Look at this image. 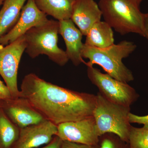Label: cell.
<instances>
[{
    "mask_svg": "<svg viewBox=\"0 0 148 148\" xmlns=\"http://www.w3.org/2000/svg\"><path fill=\"white\" fill-rule=\"evenodd\" d=\"M37 7L43 13L58 21L71 19L75 0H34Z\"/></svg>",
    "mask_w": 148,
    "mask_h": 148,
    "instance_id": "cell-16",
    "label": "cell"
},
{
    "mask_svg": "<svg viewBox=\"0 0 148 148\" xmlns=\"http://www.w3.org/2000/svg\"><path fill=\"white\" fill-rule=\"evenodd\" d=\"M134 43L127 40L120 42L105 48H98L84 44L82 56L88 60L84 64L87 67L97 64L102 67L106 73L125 83L134 79L132 71L126 67L122 60L128 57L136 49Z\"/></svg>",
    "mask_w": 148,
    "mask_h": 148,
    "instance_id": "cell-2",
    "label": "cell"
},
{
    "mask_svg": "<svg viewBox=\"0 0 148 148\" xmlns=\"http://www.w3.org/2000/svg\"><path fill=\"white\" fill-rule=\"evenodd\" d=\"M59 21L48 20L44 24L32 28L24 34L25 51L32 58L44 54L58 66H63L69 61L66 51L58 46Z\"/></svg>",
    "mask_w": 148,
    "mask_h": 148,
    "instance_id": "cell-4",
    "label": "cell"
},
{
    "mask_svg": "<svg viewBox=\"0 0 148 148\" xmlns=\"http://www.w3.org/2000/svg\"><path fill=\"white\" fill-rule=\"evenodd\" d=\"M57 125L49 121L20 128L19 136L12 148H36L47 145L56 135Z\"/></svg>",
    "mask_w": 148,
    "mask_h": 148,
    "instance_id": "cell-11",
    "label": "cell"
},
{
    "mask_svg": "<svg viewBox=\"0 0 148 148\" xmlns=\"http://www.w3.org/2000/svg\"><path fill=\"white\" fill-rule=\"evenodd\" d=\"M4 1V0H0V5L2 4L3 2Z\"/></svg>",
    "mask_w": 148,
    "mask_h": 148,
    "instance_id": "cell-26",
    "label": "cell"
},
{
    "mask_svg": "<svg viewBox=\"0 0 148 148\" xmlns=\"http://www.w3.org/2000/svg\"><path fill=\"white\" fill-rule=\"evenodd\" d=\"M102 12L94 0H75L71 19L86 36L93 24L101 21Z\"/></svg>",
    "mask_w": 148,
    "mask_h": 148,
    "instance_id": "cell-12",
    "label": "cell"
},
{
    "mask_svg": "<svg viewBox=\"0 0 148 148\" xmlns=\"http://www.w3.org/2000/svg\"><path fill=\"white\" fill-rule=\"evenodd\" d=\"M128 143L130 148H148V127L132 126Z\"/></svg>",
    "mask_w": 148,
    "mask_h": 148,
    "instance_id": "cell-18",
    "label": "cell"
},
{
    "mask_svg": "<svg viewBox=\"0 0 148 148\" xmlns=\"http://www.w3.org/2000/svg\"><path fill=\"white\" fill-rule=\"evenodd\" d=\"M56 136L62 141L94 146L98 145L100 138L93 116L58 125Z\"/></svg>",
    "mask_w": 148,
    "mask_h": 148,
    "instance_id": "cell-8",
    "label": "cell"
},
{
    "mask_svg": "<svg viewBox=\"0 0 148 148\" xmlns=\"http://www.w3.org/2000/svg\"><path fill=\"white\" fill-rule=\"evenodd\" d=\"M129 121L130 123H136L143 124L144 126L148 127V115L140 116L131 112L129 115Z\"/></svg>",
    "mask_w": 148,
    "mask_h": 148,
    "instance_id": "cell-20",
    "label": "cell"
},
{
    "mask_svg": "<svg viewBox=\"0 0 148 148\" xmlns=\"http://www.w3.org/2000/svg\"><path fill=\"white\" fill-rule=\"evenodd\" d=\"M19 97L56 125L92 116L96 100V95L61 87L32 73L22 80Z\"/></svg>",
    "mask_w": 148,
    "mask_h": 148,
    "instance_id": "cell-1",
    "label": "cell"
},
{
    "mask_svg": "<svg viewBox=\"0 0 148 148\" xmlns=\"http://www.w3.org/2000/svg\"><path fill=\"white\" fill-rule=\"evenodd\" d=\"M0 106H1V101H0Z\"/></svg>",
    "mask_w": 148,
    "mask_h": 148,
    "instance_id": "cell-27",
    "label": "cell"
},
{
    "mask_svg": "<svg viewBox=\"0 0 148 148\" xmlns=\"http://www.w3.org/2000/svg\"><path fill=\"white\" fill-rule=\"evenodd\" d=\"M87 76L99 92L112 103L130 107L138 100L139 95L128 83L115 79L107 73H102L93 66L87 67Z\"/></svg>",
    "mask_w": 148,
    "mask_h": 148,
    "instance_id": "cell-6",
    "label": "cell"
},
{
    "mask_svg": "<svg viewBox=\"0 0 148 148\" xmlns=\"http://www.w3.org/2000/svg\"><path fill=\"white\" fill-rule=\"evenodd\" d=\"M27 0H4L0 10V38L12 29Z\"/></svg>",
    "mask_w": 148,
    "mask_h": 148,
    "instance_id": "cell-15",
    "label": "cell"
},
{
    "mask_svg": "<svg viewBox=\"0 0 148 148\" xmlns=\"http://www.w3.org/2000/svg\"><path fill=\"white\" fill-rule=\"evenodd\" d=\"M98 4L105 21L117 33L145 37L144 14L132 0H100Z\"/></svg>",
    "mask_w": 148,
    "mask_h": 148,
    "instance_id": "cell-3",
    "label": "cell"
},
{
    "mask_svg": "<svg viewBox=\"0 0 148 148\" xmlns=\"http://www.w3.org/2000/svg\"><path fill=\"white\" fill-rule=\"evenodd\" d=\"M12 98L9 89L0 79V101L9 100Z\"/></svg>",
    "mask_w": 148,
    "mask_h": 148,
    "instance_id": "cell-21",
    "label": "cell"
},
{
    "mask_svg": "<svg viewBox=\"0 0 148 148\" xmlns=\"http://www.w3.org/2000/svg\"><path fill=\"white\" fill-rule=\"evenodd\" d=\"M62 143L63 141L59 137L56 135L50 143L41 148H61Z\"/></svg>",
    "mask_w": 148,
    "mask_h": 148,
    "instance_id": "cell-23",
    "label": "cell"
},
{
    "mask_svg": "<svg viewBox=\"0 0 148 148\" xmlns=\"http://www.w3.org/2000/svg\"><path fill=\"white\" fill-rule=\"evenodd\" d=\"M130 111V107L112 103L98 92L92 115L98 136L114 133L128 143L132 126L129 119Z\"/></svg>",
    "mask_w": 148,
    "mask_h": 148,
    "instance_id": "cell-5",
    "label": "cell"
},
{
    "mask_svg": "<svg viewBox=\"0 0 148 148\" xmlns=\"http://www.w3.org/2000/svg\"><path fill=\"white\" fill-rule=\"evenodd\" d=\"M24 35L4 46H0V75L13 98H19L17 73L20 60L26 48Z\"/></svg>",
    "mask_w": 148,
    "mask_h": 148,
    "instance_id": "cell-7",
    "label": "cell"
},
{
    "mask_svg": "<svg viewBox=\"0 0 148 148\" xmlns=\"http://www.w3.org/2000/svg\"><path fill=\"white\" fill-rule=\"evenodd\" d=\"M86 36L84 44L89 46L105 48L114 44L112 28L105 21L93 24Z\"/></svg>",
    "mask_w": 148,
    "mask_h": 148,
    "instance_id": "cell-14",
    "label": "cell"
},
{
    "mask_svg": "<svg viewBox=\"0 0 148 148\" xmlns=\"http://www.w3.org/2000/svg\"><path fill=\"white\" fill-rule=\"evenodd\" d=\"M48 20L47 15L37 7L34 0H27L16 24L0 38V46L9 44L24 36L32 28L44 24Z\"/></svg>",
    "mask_w": 148,
    "mask_h": 148,
    "instance_id": "cell-9",
    "label": "cell"
},
{
    "mask_svg": "<svg viewBox=\"0 0 148 148\" xmlns=\"http://www.w3.org/2000/svg\"><path fill=\"white\" fill-rule=\"evenodd\" d=\"M20 128L11 121L0 106V148H12L19 136Z\"/></svg>",
    "mask_w": 148,
    "mask_h": 148,
    "instance_id": "cell-17",
    "label": "cell"
},
{
    "mask_svg": "<svg viewBox=\"0 0 148 148\" xmlns=\"http://www.w3.org/2000/svg\"><path fill=\"white\" fill-rule=\"evenodd\" d=\"M1 107L11 121L19 128L38 124L45 120L24 98L19 97L1 101Z\"/></svg>",
    "mask_w": 148,
    "mask_h": 148,
    "instance_id": "cell-10",
    "label": "cell"
},
{
    "mask_svg": "<svg viewBox=\"0 0 148 148\" xmlns=\"http://www.w3.org/2000/svg\"><path fill=\"white\" fill-rule=\"evenodd\" d=\"M134 3H135L137 5L140 6V3L143 1V0H132Z\"/></svg>",
    "mask_w": 148,
    "mask_h": 148,
    "instance_id": "cell-25",
    "label": "cell"
},
{
    "mask_svg": "<svg viewBox=\"0 0 148 148\" xmlns=\"http://www.w3.org/2000/svg\"><path fill=\"white\" fill-rule=\"evenodd\" d=\"M99 148H130L128 143L114 133H107L99 138Z\"/></svg>",
    "mask_w": 148,
    "mask_h": 148,
    "instance_id": "cell-19",
    "label": "cell"
},
{
    "mask_svg": "<svg viewBox=\"0 0 148 148\" xmlns=\"http://www.w3.org/2000/svg\"><path fill=\"white\" fill-rule=\"evenodd\" d=\"M144 28L145 37L148 40V13L144 14Z\"/></svg>",
    "mask_w": 148,
    "mask_h": 148,
    "instance_id": "cell-24",
    "label": "cell"
},
{
    "mask_svg": "<svg viewBox=\"0 0 148 148\" xmlns=\"http://www.w3.org/2000/svg\"><path fill=\"white\" fill-rule=\"evenodd\" d=\"M59 34L63 37L66 46L67 56L74 65L77 66L85 61L82 56L84 44L83 35L79 29L75 26L71 19L59 21Z\"/></svg>",
    "mask_w": 148,
    "mask_h": 148,
    "instance_id": "cell-13",
    "label": "cell"
},
{
    "mask_svg": "<svg viewBox=\"0 0 148 148\" xmlns=\"http://www.w3.org/2000/svg\"><path fill=\"white\" fill-rule=\"evenodd\" d=\"M61 148H99V145L96 146L89 145L72 143L69 141H63Z\"/></svg>",
    "mask_w": 148,
    "mask_h": 148,
    "instance_id": "cell-22",
    "label": "cell"
}]
</instances>
